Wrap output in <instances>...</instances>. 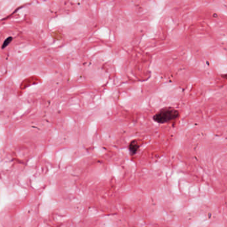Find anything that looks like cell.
Instances as JSON below:
<instances>
[{"mask_svg":"<svg viewBox=\"0 0 227 227\" xmlns=\"http://www.w3.org/2000/svg\"><path fill=\"white\" fill-rule=\"evenodd\" d=\"M202 218H199V219L196 220V221H193L191 224L190 225V227H198L200 224V223H201Z\"/></svg>","mask_w":227,"mask_h":227,"instance_id":"4","label":"cell"},{"mask_svg":"<svg viewBox=\"0 0 227 227\" xmlns=\"http://www.w3.org/2000/svg\"><path fill=\"white\" fill-rule=\"evenodd\" d=\"M140 145L138 144V143L137 140H133L130 142L129 145V149L131 155H135L137 154L138 150L139 149Z\"/></svg>","mask_w":227,"mask_h":227,"instance_id":"2","label":"cell"},{"mask_svg":"<svg viewBox=\"0 0 227 227\" xmlns=\"http://www.w3.org/2000/svg\"><path fill=\"white\" fill-rule=\"evenodd\" d=\"M180 117V112L173 107H164L157 112L153 117L155 122L158 124H167L174 122Z\"/></svg>","mask_w":227,"mask_h":227,"instance_id":"1","label":"cell"},{"mask_svg":"<svg viewBox=\"0 0 227 227\" xmlns=\"http://www.w3.org/2000/svg\"><path fill=\"white\" fill-rule=\"evenodd\" d=\"M12 40H13V37H8V38H6V39H5V41L3 43V45H2L1 49H4L6 47H8V45L11 43V42L12 41Z\"/></svg>","mask_w":227,"mask_h":227,"instance_id":"3","label":"cell"}]
</instances>
